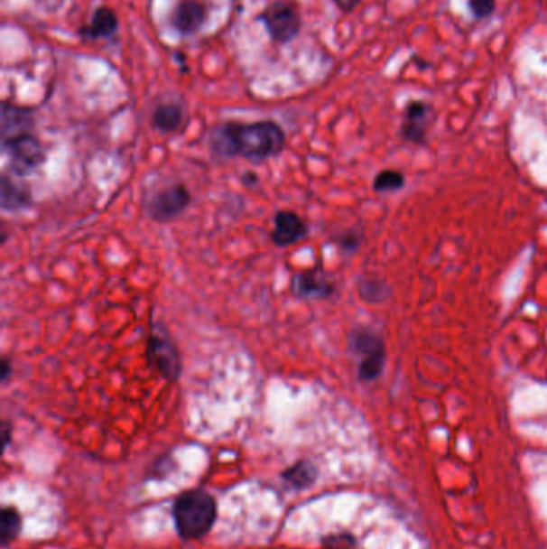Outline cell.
Masks as SVG:
<instances>
[{
	"label": "cell",
	"mask_w": 547,
	"mask_h": 549,
	"mask_svg": "<svg viewBox=\"0 0 547 549\" xmlns=\"http://www.w3.org/2000/svg\"><path fill=\"white\" fill-rule=\"evenodd\" d=\"M10 433H12V429H10L8 421H4V429H2V433H4V450H7L8 443H10Z\"/></svg>",
	"instance_id": "cb8c5ba5"
},
{
	"label": "cell",
	"mask_w": 547,
	"mask_h": 549,
	"mask_svg": "<svg viewBox=\"0 0 547 549\" xmlns=\"http://www.w3.org/2000/svg\"><path fill=\"white\" fill-rule=\"evenodd\" d=\"M210 150L220 158L265 161L278 156L286 144V134L274 121L217 126L209 137Z\"/></svg>",
	"instance_id": "6da1fadb"
},
{
	"label": "cell",
	"mask_w": 547,
	"mask_h": 549,
	"mask_svg": "<svg viewBox=\"0 0 547 549\" xmlns=\"http://www.w3.org/2000/svg\"><path fill=\"white\" fill-rule=\"evenodd\" d=\"M317 468L311 462L299 461L283 474V479L294 487H309L317 480Z\"/></svg>",
	"instance_id": "e0dca14e"
},
{
	"label": "cell",
	"mask_w": 547,
	"mask_h": 549,
	"mask_svg": "<svg viewBox=\"0 0 547 549\" xmlns=\"http://www.w3.org/2000/svg\"><path fill=\"white\" fill-rule=\"evenodd\" d=\"M260 22H264L268 34L274 42H291L301 31L302 22L292 5L286 2H276L274 5L259 16Z\"/></svg>",
	"instance_id": "52a82bcc"
},
{
	"label": "cell",
	"mask_w": 547,
	"mask_h": 549,
	"mask_svg": "<svg viewBox=\"0 0 547 549\" xmlns=\"http://www.w3.org/2000/svg\"><path fill=\"white\" fill-rule=\"evenodd\" d=\"M146 357H148V363L166 381L175 383L181 379V369H183L181 352L173 344L172 340L167 336L164 328L153 326L148 349H146Z\"/></svg>",
	"instance_id": "3957f363"
},
{
	"label": "cell",
	"mask_w": 547,
	"mask_h": 549,
	"mask_svg": "<svg viewBox=\"0 0 547 549\" xmlns=\"http://www.w3.org/2000/svg\"><path fill=\"white\" fill-rule=\"evenodd\" d=\"M23 517L22 514L18 513V509H14V506H5L0 514V542L2 546L7 548L10 543L18 538V535L22 534Z\"/></svg>",
	"instance_id": "2e32d148"
},
{
	"label": "cell",
	"mask_w": 547,
	"mask_h": 549,
	"mask_svg": "<svg viewBox=\"0 0 547 549\" xmlns=\"http://www.w3.org/2000/svg\"><path fill=\"white\" fill-rule=\"evenodd\" d=\"M208 18V10L199 0H181L173 10L172 24L183 36H191L202 28Z\"/></svg>",
	"instance_id": "8fae6325"
},
{
	"label": "cell",
	"mask_w": 547,
	"mask_h": 549,
	"mask_svg": "<svg viewBox=\"0 0 547 549\" xmlns=\"http://www.w3.org/2000/svg\"><path fill=\"white\" fill-rule=\"evenodd\" d=\"M12 373H14V365H12V361H10L8 357H4L2 361H0V381L7 383Z\"/></svg>",
	"instance_id": "44dd1931"
},
{
	"label": "cell",
	"mask_w": 547,
	"mask_h": 549,
	"mask_svg": "<svg viewBox=\"0 0 547 549\" xmlns=\"http://www.w3.org/2000/svg\"><path fill=\"white\" fill-rule=\"evenodd\" d=\"M257 181H259V177L254 172H246L245 175H243V183L247 185V187L257 185Z\"/></svg>",
	"instance_id": "603a6c76"
},
{
	"label": "cell",
	"mask_w": 547,
	"mask_h": 549,
	"mask_svg": "<svg viewBox=\"0 0 547 549\" xmlns=\"http://www.w3.org/2000/svg\"><path fill=\"white\" fill-rule=\"evenodd\" d=\"M181 123H183V109L181 105L175 103L161 105L153 113V126L162 134H171L179 130Z\"/></svg>",
	"instance_id": "9a60e30c"
},
{
	"label": "cell",
	"mask_w": 547,
	"mask_h": 549,
	"mask_svg": "<svg viewBox=\"0 0 547 549\" xmlns=\"http://www.w3.org/2000/svg\"><path fill=\"white\" fill-rule=\"evenodd\" d=\"M432 108L424 101H411L404 109V119L402 124V135L411 144H424L427 129L431 124Z\"/></svg>",
	"instance_id": "30bf717a"
},
{
	"label": "cell",
	"mask_w": 547,
	"mask_h": 549,
	"mask_svg": "<svg viewBox=\"0 0 547 549\" xmlns=\"http://www.w3.org/2000/svg\"><path fill=\"white\" fill-rule=\"evenodd\" d=\"M332 2H334L342 12L348 14V12H353L355 8L360 5L361 0H332Z\"/></svg>",
	"instance_id": "7402d4cb"
},
{
	"label": "cell",
	"mask_w": 547,
	"mask_h": 549,
	"mask_svg": "<svg viewBox=\"0 0 547 549\" xmlns=\"http://www.w3.org/2000/svg\"><path fill=\"white\" fill-rule=\"evenodd\" d=\"M291 291L297 299L320 301V299L331 297L336 291V284L324 274H318L315 270H310V272H302V274L292 276Z\"/></svg>",
	"instance_id": "9c48e42d"
},
{
	"label": "cell",
	"mask_w": 547,
	"mask_h": 549,
	"mask_svg": "<svg viewBox=\"0 0 547 549\" xmlns=\"http://www.w3.org/2000/svg\"><path fill=\"white\" fill-rule=\"evenodd\" d=\"M360 233H357V231H347V233H342L338 238V245L344 251H355L360 246Z\"/></svg>",
	"instance_id": "ffe728a7"
},
{
	"label": "cell",
	"mask_w": 547,
	"mask_h": 549,
	"mask_svg": "<svg viewBox=\"0 0 547 549\" xmlns=\"http://www.w3.org/2000/svg\"><path fill=\"white\" fill-rule=\"evenodd\" d=\"M350 349L361 357L358 367V377L361 381H375V377H379L385 360V350L381 338L369 330H355L350 338Z\"/></svg>",
	"instance_id": "8992f818"
},
{
	"label": "cell",
	"mask_w": 547,
	"mask_h": 549,
	"mask_svg": "<svg viewBox=\"0 0 547 549\" xmlns=\"http://www.w3.org/2000/svg\"><path fill=\"white\" fill-rule=\"evenodd\" d=\"M191 200L190 190L183 183H175L154 191L144 202V210L154 222L164 224L183 214Z\"/></svg>",
	"instance_id": "277c9868"
},
{
	"label": "cell",
	"mask_w": 547,
	"mask_h": 549,
	"mask_svg": "<svg viewBox=\"0 0 547 549\" xmlns=\"http://www.w3.org/2000/svg\"><path fill=\"white\" fill-rule=\"evenodd\" d=\"M403 185L404 175L398 172V171H382V172L375 175V191H379V193L396 191V190H402Z\"/></svg>",
	"instance_id": "ac0fdd59"
},
{
	"label": "cell",
	"mask_w": 547,
	"mask_h": 549,
	"mask_svg": "<svg viewBox=\"0 0 547 549\" xmlns=\"http://www.w3.org/2000/svg\"><path fill=\"white\" fill-rule=\"evenodd\" d=\"M34 127L32 111L23 107H16L8 101L2 105V142L10 138L31 134Z\"/></svg>",
	"instance_id": "7c38bea8"
},
{
	"label": "cell",
	"mask_w": 547,
	"mask_h": 549,
	"mask_svg": "<svg viewBox=\"0 0 547 549\" xmlns=\"http://www.w3.org/2000/svg\"><path fill=\"white\" fill-rule=\"evenodd\" d=\"M32 195L31 190L23 183L14 181L7 172L0 179V206L5 212H22L31 208Z\"/></svg>",
	"instance_id": "4fadbf2b"
},
{
	"label": "cell",
	"mask_w": 547,
	"mask_h": 549,
	"mask_svg": "<svg viewBox=\"0 0 547 549\" xmlns=\"http://www.w3.org/2000/svg\"><path fill=\"white\" fill-rule=\"evenodd\" d=\"M117 31V16L108 7H100L95 10L90 24L80 29V33L90 39H108Z\"/></svg>",
	"instance_id": "5bb4252c"
},
{
	"label": "cell",
	"mask_w": 547,
	"mask_h": 549,
	"mask_svg": "<svg viewBox=\"0 0 547 549\" xmlns=\"http://www.w3.org/2000/svg\"><path fill=\"white\" fill-rule=\"evenodd\" d=\"M468 7L476 18L483 20L495 12L496 0H468Z\"/></svg>",
	"instance_id": "d6986e66"
},
{
	"label": "cell",
	"mask_w": 547,
	"mask_h": 549,
	"mask_svg": "<svg viewBox=\"0 0 547 549\" xmlns=\"http://www.w3.org/2000/svg\"><path fill=\"white\" fill-rule=\"evenodd\" d=\"M309 227L302 217L292 210H278L274 216V230L272 231V243L278 247H289L307 238Z\"/></svg>",
	"instance_id": "ba28073f"
},
{
	"label": "cell",
	"mask_w": 547,
	"mask_h": 549,
	"mask_svg": "<svg viewBox=\"0 0 547 549\" xmlns=\"http://www.w3.org/2000/svg\"><path fill=\"white\" fill-rule=\"evenodd\" d=\"M172 519L181 540H199L216 526L217 499L204 489L183 491L173 499Z\"/></svg>",
	"instance_id": "7a4b0ae2"
},
{
	"label": "cell",
	"mask_w": 547,
	"mask_h": 549,
	"mask_svg": "<svg viewBox=\"0 0 547 549\" xmlns=\"http://www.w3.org/2000/svg\"><path fill=\"white\" fill-rule=\"evenodd\" d=\"M0 237H2V245H4V243H5L8 238V233L7 230H5V227H4V225H2V231H0Z\"/></svg>",
	"instance_id": "d4e9b609"
},
{
	"label": "cell",
	"mask_w": 547,
	"mask_h": 549,
	"mask_svg": "<svg viewBox=\"0 0 547 549\" xmlns=\"http://www.w3.org/2000/svg\"><path fill=\"white\" fill-rule=\"evenodd\" d=\"M2 146L4 152L10 156V171L18 177L34 172L45 163L42 144L32 134L4 140Z\"/></svg>",
	"instance_id": "5b68a950"
}]
</instances>
